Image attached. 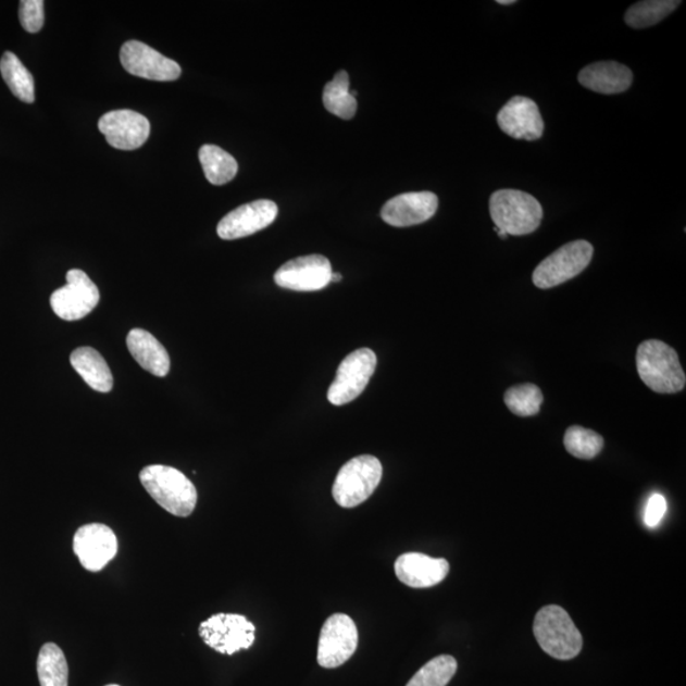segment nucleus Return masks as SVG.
Here are the masks:
<instances>
[{"mask_svg":"<svg viewBox=\"0 0 686 686\" xmlns=\"http://www.w3.org/2000/svg\"><path fill=\"white\" fill-rule=\"evenodd\" d=\"M100 303V291L96 284L82 270H71L66 274V285L52 292V311L64 321L85 319Z\"/></svg>","mask_w":686,"mask_h":686,"instance_id":"obj_8","label":"nucleus"},{"mask_svg":"<svg viewBox=\"0 0 686 686\" xmlns=\"http://www.w3.org/2000/svg\"><path fill=\"white\" fill-rule=\"evenodd\" d=\"M637 371L648 388L661 395L678 394L685 388L686 376L677 352L659 339H648L638 346Z\"/></svg>","mask_w":686,"mask_h":686,"instance_id":"obj_1","label":"nucleus"},{"mask_svg":"<svg viewBox=\"0 0 686 686\" xmlns=\"http://www.w3.org/2000/svg\"><path fill=\"white\" fill-rule=\"evenodd\" d=\"M41 686H67L70 669L64 652L55 644L43 645L37 659Z\"/></svg>","mask_w":686,"mask_h":686,"instance_id":"obj_25","label":"nucleus"},{"mask_svg":"<svg viewBox=\"0 0 686 686\" xmlns=\"http://www.w3.org/2000/svg\"><path fill=\"white\" fill-rule=\"evenodd\" d=\"M42 0H22L20 3V21L22 27L29 34L39 33L43 26Z\"/></svg>","mask_w":686,"mask_h":686,"instance_id":"obj_30","label":"nucleus"},{"mask_svg":"<svg viewBox=\"0 0 686 686\" xmlns=\"http://www.w3.org/2000/svg\"><path fill=\"white\" fill-rule=\"evenodd\" d=\"M497 3H499L500 5H511V4H514L515 2L514 0H499V2Z\"/></svg>","mask_w":686,"mask_h":686,"instance_id":"obj_33","label":"nucleus"},{"mask_svg":"<svg viewBox=\"0 0 686 686\" xmlns=\"http://www.w3.org/2000/svg\"><path fill=\"white\" fill-rule=\"evenodd\" d=\"M342 280V276L339 274L332 273L330 283H338Z\"/></svg>","mask_w":686,"mask_h":686,"instance_id":"obj_32","label":"nucleus"},{"mask_svg":"<svg viewBox=\"0 0 686 686\" xmlns=\"http://www.w3.org/2000/svg\"><path fill=\"white\" fill-rule=\"evenodd\" d=\"M495 232L497 233V235H499L502 239L507 238L508 235L507 233H504L503 230L499 229V228H495Z\"/></svg>","mask_w":686,"mask_h":686,"instance_id":"obj_34","label":"nucleus"},{"mask_svg":"<svg viewBox=\"0 0 686 686\" xmlns=\"http://www.w3.org/2000/svg\"><path fill=\"white\" fill-rule=\"evenodd\" d=\"M108 686H120V685H108Z\"/></svg>","mask_w":686,"mask_h":686,"instance_id":"obj_35","label":"nucleus"},{"mask_svg":"<svg viewBox=\"0 0 686 686\" xmlns=\"http://www.w3.org/2000/svg\"><path fill=\"white\" fill-rule=\"evenodd\" d=\"M668 510V503L665 497L659 494H654L647 502L645 511V523L648 527H656L665 516Z\"/></svg>","mask_w":686,"mask_h":686,"instance_id":"obj_31","label":"nucleus"},{"mask_svg":"<svg viewBox=\"0 0 686 686\" xmlns=\"http://www.w3.org/2000/svg\"><path fill=\"white\" fill-rule=\"evenodd\" d=\"M457 669L458 662L452 656H437L421 668L407 686H447Z\"/></svg>","mask_w":686,"mask_h":686,"instance_id":"obj_28","label":"nucleus"},{"mask_svg":"<svg viewBox=\"0 0 686 686\" xmlns=\"http://www.w3.org/2000/svg\"><path fill=\"white\" fill-rule=\"evenodd\" d=\"M0 72L12 93L22 102L35 101V82L33 74L22 64L21 60L11 51H5L0 60Z\"/></svg>","mask_w":686,"mask_h":686,"instance_id":"obj_24","label":"nucleus"},{"mask_svg":"<svg viewBox=\"0 0 686 686\" xmlns=\"http://www.w3.org/2000/svg\"><path fill=\"white\" fill-rule=\"evenodd\" d=\"M323 103L334 115L344 120L356 116L358 101L350 95V78L348 72L341 71L327 83L323 90Z\"/></svg>","mask_w":686,"mask_h":686,"instance_id":"obj_22","label":"nucleus"},{"mask_svg":"<svg viewBox=\"0 0 686 686\" xmlns=\"http://www.w3.org/2000/svg\"><path fill=\"white\" fill-rule=\"evenodd\" d=\"M383 476V466L378 458L360 456L351 459L339 470L332 495L339 507L352 509L365 502Z\"/></svg>","mask_w":686,"mask_h":686,"instance_id":"obj_5","label":"nucleus"},{"mask_svg":"<svg viewBox=\"0 0 686 686\" xmlns=\"http://www.w3.org/2000/svg\"><path fill=\"white\" fill-rule=\"evenodd\" d=\"M545 397L539 387L534 384H520L512 387L504 394V404L508 409L520 417L535 416L540 411Z\"/></svg>","mask_w":686,"mask_h":686,"instance_id":"obj_29","label":"nucleus"},{"mask_svg":"<svg viewBox=\"0 0 686 686\" xmlns=\"http://www.w3.org/2000/svg\"><path fill=\"white\" fill-rule=\"evenodd\" d=\"M75 556L87 571L98 572L108 565L117 553V538L109 526L88 524L74 535Z\"/></svg>","mask_w":686,"mask_h":686,"instance_id":"obj_13","label":"nucleus"},{"mask_svg":"<svg viewBox=\"0 0 686 686\" xmlns=\"http://www.w3.org/2000/svg\"><path fill=\"white\" fill-rule=\"evenodd\" d=\"M497 124L504 134L517 140H538L545 132L537 103L523 96H516L503 105L497 115Z\"/></svg>","mask_w":686,"mask_h":686,"instance_id":"obj_16","label":"nucleus"},{"mask_svg":"<svg viewBox=\"0 0 686 686\" xmlns=\"http://www.w3.org/2000/svg\"><path fill=\"white\" fill-rule=\"evenodd\" d=\"M564 448L572 457L590 461L604 448V439L593 429L571 426L564 434Z\"/></svg>","mask_w":686,"mask_h":686,"instance_id":"obj_27","label":"nucleus"},{"mask_svg":"<svg viewBox=\"0 0 686 686\" xmlns=\"http://www.w3.org/2000/svg\"><path fill=\"white\" fill-rule=\"evenodd\" d=\"M71 364L88 386L101 394H109L113 387L111 369L101 353L92 348H79L71 356Z\"/></svg>","mask_w":686,"mask_h":686,"instance_id":"obj_21","label":"nucleus"},{"mask_svg":"<svg viewBox=\"0 0 686 686\" xmlns=\"http://www.w3.org/2000/svg\"><path fill=\"white\" fill-rule=\"evenodd\" d=\"M199 158L210 184L222 186L230 183L237 176V161L222 148L203 146L200 149Z\"/></svg>","mask_w":686,"mask_h":686,"instance_id":"obj_23","label":"nucleus"},{"mask_svg":"<svg viewBox=\"0 0 686 686\" xmlns=\"http://www.w3.org/2000/svg\"><path fill=\"white\" fill-rule=\"evenodd\" d=\"M489 213L496 228L508 236H526L537 230L542 209L534 196L517 190L496 191L489 200Z\"/></svg>","mask_w":686,"mask_h":686,"instance_id":"obj_4","label":"nucleus"},{"mask_svg":"<svg viewBox=\"0 0 686 686\" xmlns=\"http://www.w3.org/2000/svg\"><path fill=\"white\" fill-rule=\"evenodd\" d=\"M278 209L274 201L258 200L239 207L217 224V236L235 240L254 235L275 222Z\"/></svg>","mask_w":686,"mask_h":686,"instance_id":"obj_15","label":"nucleus"},{"mask_svg":"<svg viewBox=\"0 0 686 686\" xmlns=\"http://www.w3.org/2000/svg\"><path fill=\"white\" fill-rule=\"evenodd\" d=\"M399 582L413 589H427L439 585L449 575L450 565L444 558H433L422 553H404L395 564Z\"/></svg>","mask_w":686,"mask_h":686,"instance_id":"obj_18","label":"nucleus"},{"mask_svg":"<svg viewBox=\"0 0 686 686\" xmlns=\"http://www.w3.org/2000/svg\"><path fill=\"white\" fill-rule=\"evenodd\" d=\"M254 625L239 614H216L200 624L203 643L219 653L235 654L254 644Z\"/></svg>","mask_w":686,"mask_h":686,"instance_id":"obj_7","label":"nucleus"},{"mask_svg":"<svg viewBox=\"0 0 686 686\" xmlns=\"http://www.w3.org/2000/svg\"><path fill=\"white\" fill-rule=\"evenodd\" d=\"M332 266L321 254L304 255L286 262L275 274V283L280 288L294 291H316L330 283Z\"/></svg>","mask_w":686,"mask_h":686,"instance_id":"obj_12","label":"nucleus"},{"mask_svg":"<svg viewBox=\"0 0 686 686\" xmlns=\"http://www.w3.org/2000/svg\"><path fill=\"white\" fill-rule=\"evenodd\" d=\"M681 5L678 0H647L633 4L625 13V24L632 28H647L658 25Z\"/></svg>","mask_w":686,"mask_h":686,"instance_id":"obj_26","label":"nucleus"},{"mask_svg":"<svg viewBox=\"0 0 686 686\" xmlns=\"http://www.w3.org/2000/svg\"><path fill=\"white\" fill-rule=\"evenodd\" d=\"M439 207V199L433 192H409L390 199L382 209L383 221L397 228L429 221Z\"/></svg>","mask_w":686,"mask_h":686,"instance_id":"obj_17","label":"nucleus"},{"mask_svg":"<svg viewBox=\"0 0 686 686\" xmlns=\"http://www.w3.org/2000/svg\"><path fill=\"white\" fill-rule=\"evenodd\" d=\"M146 491L170 514L190 516L198 503V491L183 472L167 465H149L140 472Z\"/></svg>","mask_w":686,"mask_h":686,"instance_id":"obj_2","label":"nucleus"},{"mask_svg":"<svg viewBox=\"0 0 686 686\" xmlns=\"http://www.w3.org/2000/svg\"><path fill=\"white\" fill-rule=\"evenodd\" d=\"M127 349L137 363L155 376L169 375L171 359L164 346L148 330L135 328L126 338Z\"/></svg>","mask_w":686,"mask_h":686,"instance_id":"obj_20","label":"nucleus"},{"mask_svg":"<svg viewBox=\"0 0 686 686\" xmlns=\"http://www.w3.org/2000/svg\"><path fill=\"white\" fill-rule=\"evenodd\" d=\"M593 254L594 247L587 240L564 245L539 263L534 271L533 283L538 289L546 290L570 282L590 265Z\"/></svg>","mask_w":686,"mask_h":686,"instance_id":"obj_6","label":"nucleus"},{"mask_svg":"<svg viewBox=\"0 0 686 686\" xmlns=\"http://www.w3.org/2000/svg\"><path fill=\"white\" fill-rule=\"evenodd\" d=\"M124 70L135 77L158 82H172L180 77V66L140 41H127L120 51Z\"/></svg>","mask_w":686,"mask_h":686,"instance_id":"obj_11","label":"nucleus"},{"mask_svg":"<svg viewBox=\"0 0 686 686\" xmlns=\"http://www.w3.org/2000/svg\"><path fill=\"white\" fill-rule=\"evenodd\" d=\"M533 629L541 650L557 660L575 659L583 650L582 633L561 607L541 608L535 615Z\"/></svg>","mask_w":686,"mask_h":686,"instance_id":"obj_3","label":"nucleus"},{"mask_svg":"<svg viewBox=\"0 0 686 686\" xmlns=\"http://www.w3.org/2000/svg\"><path fill=\"white\" fill-rule=\"evenodd\" d=\"M633 74L628 66L616 62H600L587 65L578 74V82L594 92L618 95L629 89Z\"/></svg>","mask_w":686,"mask_h":686,"instance_id":"obj_19","label":"nucleus"},{"mask_svg":"<svg viewBox=\"0 0 686 686\" xmlns=\"http://www.w3.org/2000/svg\"><path fill=\"white\" fill-rule=\"evenodd\" d=\"M98 129L113 148L135 150L148 140L150 123L141 113L132 110H116L104 113Z\"/></svg>","mask_w":686,"mask_h":686,"instance_id":"obj_14","label":"nucleus"},{"mask_svg":"<svg viewBox=\"0 0 686 686\" xmlns=\"http://www.w3.org/2000/svg\"><path fill=\"white\" fill-rule=\"evenodd\" d=\"M359 633L356 622L346 614H334L323 624L319 644V663L324 669H336L356 653Z\"/></svg>","mask_w":686,"mask_h":686,"instance_id":"obj_10","label":"nucleus"},{"mask_svg":"<svg viewBox=\"0 0 686 686\" xmlns=\"http://www.w3.org/2000/svg\"><path fill=\"white\" fill-rule=\"evenodd\" d=\"M375 367L376 356L372 350L351 352L338 366L336 378L328 389V401L335 406L352 402L365 390Z\"/></svg>","mask_w":686,"mask_h":686,"instance_id":"obj_9","label":"nucleus"}]
</instances>
